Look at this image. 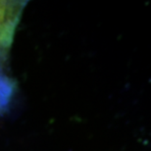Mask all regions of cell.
<instances>
[{"label": "cell", "instance_id": "6da1fadb", "mask_svg": "<svg viewBox=\"0 0 151 151\" xmlns=\"http://www.w3.org/2000/svg\"><path fill=\"white\" fill-rule=\"evenodd\" d=\"M28 1L0 0V61L7 63L17 28Z\"/></svg>", "mask_w": 151, "mask_h": 151}, {"label": "cell", "instance_id": "7a4b0ae2", "mask_svg": "<svg viewBox=\"0 0 151 151\" xmlns=\"http://www.w3.org/2000/svg\"><path fill=\"white\" fill-rule=\"evenodd\" d=\"M17 91V83L8 71L7 63L0 61V116L10 108Z\"/></svg>", "mask_w": 151, "mask_h": 151}]
</instances>
